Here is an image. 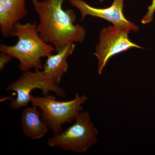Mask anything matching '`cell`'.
<instances>
[{
  "mask_svg": "<svg viewBox=\"0 0 155 155\" xmlns=\"http://www.w3.org/2000/svg\"><path fill=\"white\" fill-rule=\"evenodd\" d=\"M65 0H31L39 18L37 29L39 35L52 45L56 52L68 45L82 43L86 31L75 24L76 16L71 9L62 8Z\"/></svg>",
  "mask_w": 155,
  "mask_h": 155,
  "instance_id": "cell-1",
  "label": "cell"
},
{
  "mask_svg": "<svg viewBox=\"0 0 155 155\" xmlns=\"http://www.w3.org/2000/svg\"><path fill=\"white\" fill-rule=\"evenodd\" d=\"M37 23L18 22L11 31L10 36L18 38L17 43L12 46L2 44L1 52L7 53L19 62V68L22 72L31 69L42 70L41 58L47 57L55 51L52 45L47 43L39 35Z\"/></svg>",
  "mask_w": 155,
  "mask_h": 155,
  "instance_id": "cell-2",
  "label": "cell"
},
{
  "mask_svg": "<svg viewBox=\"0 0 155 155\" xmlns=\"http://www.w3.org/2000/svg\"><path fill=\"white\" fill-rule=\"evenodd\" d=\"M87 100L86 95L80 96L78 93L73 99L67 101H58L52 96L32 95L31 103L41 111L43 121L52 130L53 135H55L63 131L62 125L75 121L77 115L83 111L82 105Z\"/></svg>",
  "mask_w": 155,
  "mask_h": 155,
  "instance_id": "cell-3",
  "label": "cell"
},
{
  "mask_svg": "<svg viewBox=\"0 0 155 155\" xmlns=\"http://www.w3.org/2000/svg\"><path fill=\"white\" fill-rule=\"evenodd\" d=\"M98 131L87 112H80L73 125L48 139L47 144L65 151L83 153L96 144Z\"/></svg>",
  "mask_w": 155,
  "mask_h": 155,
  "instance_id": "cell-4",
  "label": "cell"
},
{
  "mask_svg": "<svg viewBox=\"0 0 155 155\" xmlns=\"http://www.w3.org/2000/svg\"><path fill=\"white\" fill-rule=\"evenodd\" d=\"M36 89H40L43 96L48 95L50 91L60 97L66 95V91L45 75L42 70L24 71L18 79L6 87L7 91L16 93V98H11L10 109L17 110L25 107L31 102V92Z\"/></svg>",
  "mask_w": 155,
  "mask_h": 155,
  "instance_id": "cell-5",
  "label": "cell"
},
{
  "mask_svg": "<svg viewBox=\"0 0 155 155\" xmlns=\"http://www.w3.org/2000/svg\"><path fill=\"white\" fill-rule=\"evenodd\" d=\"M128 29L110 26L104 28L100 32L99 42L93 54L98 60L97 72L101 75L107 63L112 57L132 48H143L130 40Z\"/></svg>",
  "mask_w": 155,
  "mask_h": 155,
  "instance_id": "cell-6",
  "label": "cell"
},
{
  "mask_svg": "<svg viewBox=\"0 0 155 155\" xmlns=\"http://www.w3.org/2000/svg\"><path fill=\"white\" fill-rule=\"evenodd\" d=\"M73 7L78 9L81 21L87 16L99 17L111 22L116 27L136 31L137 25L127 20L123 14L124 0H114L111 6L105 8H97L89 5L83 0H68Z\"/></svg>",
  "mask_w": 155,
  "mask_h": 155,
  "instance_id": "cell-7",
  "label": "cell"
},
{
  "mask_svg": "<svg viewBox=\"0 0 155 155\" xmlns=\"http://www.w3.org/2000/svg\"><path fill=\"white\" fill-rule=\"evenodd\" d=\"M27 15L25 0H0V30L3 37L10 36L14 26Z\"/></svg>",
  "mask_w": 155,
  "mask_h": 155,
  "instance_id": "cell-8",
  "label": "cell"
},
{
  "mask_svg": "<svg viewBox=\"0 0 155 155\" xmlns=\"http://www.w3.org/2000/svg\"><path fill=\"white\" fill-rule=\"evenodd\" d=\"M75 45H68L63 49L49 55L47 58L43 67L42 71L45 75L59 85L62 77L68 71L67 59L75 51Z\"/></svg>",
  "mask_w": 155,
  "mask_h": 155,
  "instance_id": "cell-9",
  "label": "cell"
},
{
  "mask_svg": "<svg viewBox=\"0 0 155 155\" xmlns=\"http://www.w3.org/2000/svg\"><path fill=\"white\" fill-rule=\"evenodd\" d=\"M36 107H25L21 117L22 131L26 137L33 140L42 138L48 133L49 127L41 119V114Z\"/></svg>",
  "mask_w": 155,
  "mask_h": 155,
  "instance_id": "cell-10",
  "label": "cell"
},
{
  "mask_svg": "<svg viewBox=\"0 0 155 155\" xmlns=\"http://www.w3.org/2000/svg\"><path fill=\"white\" fill-rule=\"evenodd\" d=\"M155 12V0H152L150 5L148 8L147 14L143 16L141 20L143 24H146L152 21L153 18L154 14Z\"/></svg>",
  "mask_w": 155,
  "mask_h": 155,
  "instance_id": "cell-11",
  "label": "cell"
},
{
  "mask_svg": "<svg viewBox=\"0 0 155 155\" xmlns=\"http://www.w3.org/2000/svg\"><path fill=\"white\" fill-rule=\"evenodd\" d=\"M0 54V70L2 71L5 66L13 59V57L7 53L1 52Z\"/></svg>",
  "mask_w": 155,
  "mask_h": 155,
  "instance_id": "cell-12",
  "label": "cell"
},
{
  "mask_svg": "<svg viewBox=\"0 0 155 155\" xmlns=\"http://www.w3.org/2000/svg\"><path fill=\"white\" fill-rule=\"evenodd\" d=\"M100 2H103V0H100Z\"/></svg>",
  "mask_w": 155,
  "mask_h": 155,
  "instance_id": "cell-13",
  "label": "cell"
}]
</instances>
